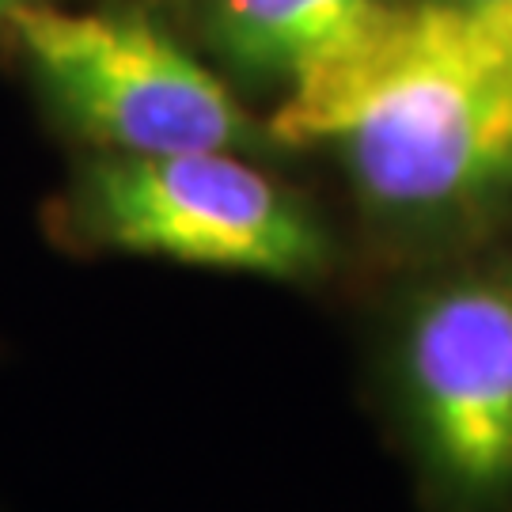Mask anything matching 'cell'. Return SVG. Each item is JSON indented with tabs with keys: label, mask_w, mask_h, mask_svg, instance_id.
<instances>
[{
	"label": "cell",
	"mask_w": 512,
	"mask_h": 512,
	"mask_svg": "<svg viewBox=\"0 0 512 512\" xmlns=\"http://www.w3.org/2000/svg\"><path fill=\"white\" fill-rule=\"evenodd\" d=\"M270 137L330 148L372 209L452 217L512 186V16L380 0L296 76Z\"/></svg>",
	"instance_id": "cell-1"
},
{
	"label": "cell",
	"mask_w": 512,
	"mask_h": 512,
	"mask_svg": "<svg viewBox=\"0 0 512 512\" xmlns=\"http://www.w3.org/2000/svg\"><path fill=\"white\" fill-rule=\"evenodd\" d=\"M399 372L444 486L467 501L512 494V266L425 289L403 323Z\"/></svg>",
	"instance_id": "cell-4"
},
{
	"label": "cell",
	"mask_w": 512,
	"mask_h": 512,
	"mask_svg": "<svg viewBox=\"0 0 512 512\" xmlns=\"http://www.w3.org/2000/svg\"><path fill=\"white\" fill-rule=\"evenodd\" d=\"M16 0H0V27H4V16H8V8H12Z\"/></svg>",
	"instance_id": "cell-7"
},
{
	"label": "cell",
	"mask_w": 512,
	"mask_h": 512,
	"mask_svg": "<svg viewBox=\"0 0 512 512\" xmlns=\"http://www.w3.org/2000/svg\"><path fill=\"white\" fill-rule=\"evenodd\" d=\"M4 31L46 107L99 152H236L251 141L232 88L137 12L16 0Z\"/></svg>",
	"instance_id": "cell-3"
},
{
	"label": "cell",
	"mask_w": 512,
	"mask_h": 512,
	"mask_svg": "<svg viewBox=\"0 0 512 512\" xmlns=\"http://www.w3.org/2000/svg\"><path fill=\"white\" fill-rule=\"evenodd\" d=\"M456 4H467V8H486V12H505V16H512V0H456Z\"/></svg>",
	"instance_id": "cell-6"
},
{
	"label": "cell",
	"mask_w": 512,
	"mask_h": 512,
	"mask_svg": "<svg viewBox=\"0 0 512 512\" xmlns=\"http://www.w3.org/2000/svg\"><path fill=\"white\" fill-rule=\"evenodd\" d=\"M65 224L76 239L179 266L300 281L327 266L311 209L232 148L118 156L80 167Z\"/></svg>",
	"instance_id": "cell-2"
},
{
	"label": "cell",
	"mask_w": 512,
	"mask_h": 512,
	"mask_svg": "<svg viewBox=\"0 0 512 512\" xmlns=\"http://www.w3.org/2000/svg\"><path fill=\"white\" fill-rule=\"evenodd\" d=\"M380 0H202L209 50L247 76L285 88L349 38Z\"/></svg>",
	"instance_id": "cell-5"
}]
</instances>
